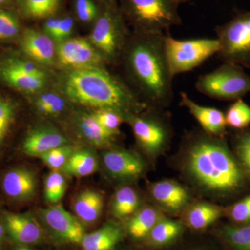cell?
<instances>
[{
	"mask_svg": "<svg viewBox=\"0 0 250 250\" xmlns=\"http://www.w3.org/2000/svg\"><path fill=\"white\" fill-rule=\"evenodd\" d=\"M125 51V62L147 106L163 108L173 99V75L165 47V34L137 33Z\"/></svg>",
	"mask_w": 250,
	"mask_h": 250,
	"instance_id": "obj_1",
	"label": "cell"
},
{
	"mask_svg": "<svg viewBox=\"0 0 250 250\" xmlns=\"http://www.w3.org/2000/svg\"><path fill=\"white\" fill-rule=\"evenodd\" d=\"M62 88L75 103L113 110L123 116L148 106L118 79L98 67L72 70L65 77Z\"/></svg>",
	"mask_w": 250,
	"mask_h": 250,
	"instance_id": "obj_2",
	"label": "cell"
},
{
	"mask_svg": "<svg viewBox=\"0 0 250 250\" xmlns=\"http://www.w3.org/2000/svg\"><path fill=\"white\" fill-rule=\"evenodd\" d=\"M187 166L199 184L213 191L234 192L244 182L242 169L225 143L208 134L192 139Z\"/></svg>",
	"mask_w": 250,
	"mask_h": 250,
	"instance_id": "obj_3",
	"label": "cell"
},
{
	"mask_svg": "<svg viewBox=\"0 0 250 250\" xmlns=\"http://www.w3.org/2000/svg\"><path fill=\"white\" fill-rule=\"evenodd\" d=\"M121 12L134 24L138 33L164 34L182 24L177 0H121Z\"/></svg>",
	"mask_w": 250,
	"mask_h": 250,
	"instance_id": "obj_4",
	"label": "cell"
},
{
	"mask_svg": "<svg viewBox=\"0 0 250 250\" xmlns=\"http://www.w3.org/2000/svg\"><path fill=\"white\" fill-rule=\"evenodd\" d=\"M223 62L250 69V11H240L229 21L215 28Z\"/></svg>",
	"mask_w": 250,
	"mask_h": 250,
	"instance_id": "obj_5",
	"label": "cell"
},
{
	"mask_svg": "<svg viewBox=\"0 0 250 250\" xmlns=\"http://www.w3.org/2000/svg\"><path fill=\"white\" fill-rule=\"evenodd\" d=\"M195 88L209 98L237 100L250 93V76L243 67L224 62L213 71L199 77Z\"/></svg>",
	"mask_w": 250,
	"mask_h": 250,
	"instance_id": "obj_6",
	"label": "cell"
},
{
	"mask_svg": "<svg viewBox=\"0 0 250 250\" xmlns=\"http://www.w3.org/2000/svg\"><path fill=\"white\" fill-rule=\"evenodd\" d=\"M167 62L173 77L191 71L212 56L218 53L220 44L217 39L177 40L165 34Z\"/></svg>",
	"mask_w": 250,
	"mask_h": 250,
	"instance_id": "obj_7",
	"label": "cell"
},
{
	"mask_svg": "<svg viewBox=\"0 0 250 250\" xmlns=\"http://www.w3.org/2000/svg\"><path fill=\"white\" fill-rule=\"evenodd\" d=\"M124 36L123 13L117 4L104 2L90 35L92 42L106 58L114 59L124 46Z\"/></svg>",
	"mask_w": 250,
	"mask_h": 250,
	"instance_id": "obj_8",
	"label": "cell"
},
{
	"mask_svg": "<svg viewBox=\"0 0 250 250\" xmlns=\"http://www.w3.org/2000/svg\"><path fill=\"white\" fill-rule=\"evenodd\" d=\"M149 107L150 113L146 116H135L131 113L126 116L139 146L146 152L154 154L165 147L170 132L165 122L156 113L159 107L155 108V113H153V106Z\"/></svg>",
	"mask_w": 250,
	"mask_h": 250,
	"instance_id": "obj_9",
	"label": "cell"
},
{
	"mask_svg": "<svg viewBox=\"0 0 250 250\" xmlns=\"http://www.w3.org/2000/svg\"><path fill=\"white\" fill-rule=\"evenodd\" d=\"M57 54L61 64L74 70L98 67L104 61L100 52L83 39L62 41L57 47Z\"/></svg>",
	"mask_w": 250,
	"mask_h": 250,
	"instance_id": "obj_10",
	"label": "cell"
},
{
	"mask_svg": "<svg viewBox=\"0 0 250 250\" xmlns=\"http://www.w3.org/2000/svg\"><path fill=\"white\" fill-rule=\"evenodd\" d=\"M41 218L59 238L72 243H82L85 229L80 220L62 206L40 210Z\"/></svg>",
	"mask_w": 250,
	"mask_h": 250,
	"instance_id": "obj_11",
	"label": "cell"
},
{
	"mask_svg": "<svg viewBox=\"0 0 250 250\" xmlns=\"http://www.w3.org/2000/svg\"><path fill=\"white\" fill-rule=\"evenodd\" d=\"M103 159L106 170L116 178H136L144 170V163L141 158L129 151H108L104 153Z\"/></svg>",
	"mask_w": 250,
	"mask_h": 250,
	"instance_id": "obj_12",
	"label": "cell"
},
{
	"mask_svg": "<svg viewBox=\"0 0 250 250\" xmlns=\"http://www.w3.org/2000/svg\"><path fill=\"white\" fill-rule=\"evenodd\" d=\"M180 95V104L188 110L205 133L213 136H221L225 134L227 124L223 112L218 108L198 104L184 92H182Z\"/></svg>",
	"mask_w": 250,
	"mask_h": 250,
	"instance_id": "obj_13",
	"label": "cell"
},
{
	"mask_svg": "<svg viewBox=\"0 0 250 250\" xmlns=\"http://www.w3.org/2000/svg\"><path fill=\"white\" fill-rule=\"evenodd\" d=\"M68 141L58 130L42 126L32 130L22 144L23 152L27 155L40 156L51 149L67 146Z\"/></svg>",
	"mask_w": 250,
	"mask_h": 250,
	"instance_id": "obj_14",
	"label": "cell"
},
{
	"mask_svg": "<svg viewBox=\"0 0 250 250\" xmlns=\"http://www.w3.org/2000/svg\"><path fill=\"white\" fill-rule=\"evenodd\" d=\"M4 221L10 236L18 243L34 244L42 240V229L31 215L7 213L4 215Z\"/></svg>",
	"mask_w": 250,
	"mask_h": 250,
	"instance_id": "obj_15",
	"label": "cell"
},
{
	"mask_svg": "<svg viewBox=\"0 0 250 250\" xmlns=\"http://www.w3.org/2000/svg\"><path fill=\"white\" fill-rule=\"evenodd\" d=\"M37 181L35 174L27 168H15L3 177L5 193L15 200H29L36 193Z\"/></svg>",
	"mask_w": 250,
	"mask_h": 250,
	"instance_id": "obj_16",
	"label": "cell"
},
{
	"mask_svg": "<svg viewBox=\"0 0 250 250\" xmlns=\"http://www.w3.org/2000/svg\"><path fill=\"white\" fill-rule=\"evenodd\" d=\"M23 51L31 59L42 64H52L55 48L53 41L47 34L34 29H27L22 41Z\"/></svg>",
	"mask_w": 250,
	"mask_h": 250,
	"instance_id": "obj_17",
	"label": "cell"
},
{
	"mask_svg": "<svg viewBox=\"0 0 250 250\" xmlns=\"http://www.w3.org/2000/svg\"><path fill=\"white\" fill-rule=\"evenodd\" d=\"M152 195L156 202L172 212L182 210L189 200L184 187L172 181L156 182L152 187Z\"/></svg>",
	"mask_w": 250,
	"mask_h": 250,
	"instance_id": "obj_18",
	"label": "cell"
},
{
	"mask_svg": "<svg viewBox=\"0 0 250 250\" xmlns=\"http://www.w3.org/2000/svg\"><path fill=\"white\" fill-rule=\"evenodd\" d=\"M122 237L121 226L115 223H106L97 231L85 234L82 245L84 250H111Z\"/></svg>",
	"mask_w": 250,
	"mask_h": 250,
	"instance_id": "obj_19",
	"label": "cell"
},
{
	"mask_svg": "<svg viewBox=\"0 0 250 250\" xmlns=\"http://www.w3.org/2000/svg\"><path fill=\"white\" fill-rule=\"evenodd\" d=\"M75 214L82 221L90 223L98 220L103 208V197L93 190L81 192L74 202Z\"/></svg>",
	"mask_w": 250,
	"mask_h": 250,
	"instance_id": "obj_20",
	"label": "cell"
},
{
	"mask_svg": "<svg viewBox=\"0 0 250 250\" xmlns=\"http://www.w3.org/2000/svg\"><path fill=\"white\" fill-rule=\"evenodd\" d=\"M0 76L11 86L27 93H34L41 90L45 83V74L27 75L9 68L3 64L0 66Z\"/></svg>",
	"mask_w": 250,
	"mask_h": 250,
	"instance_id": "obj_21",
	"label": "cell"
},
{
	"mask_svg": "<svg viewBox=\"0 0 250 250\" xmlns=\"http://www.w3.org/2000/svg\"><path fill=\"white\" fill-rule=\"evenodd\" d=\"M98 166V159L93 152L80 149L74 152L62 169L68 175L85 177L95 172Z\"/></svg>",
	"mask_w": 250,
	"mask_h": 250,
	"instance_id": "obj_22",
	"label": "cell"
},
{
	"mask_svg": "<svg viewBox=\"0 0 250 250\" xmlns=\"http://www.w3.org/2000/svg\"><path fill=\"white\" fill-rule=\"evenodd\" d=\"M79 129L83 139L97 147L111 145L114 136L106 131L93 114H85L79 120Z\"/></svg>",
	"mask_w": 250,
	"mask_h": 250,
	"instance_id": "obj_23",
	"label": "cell"
},
{
	"mask_svg": "<svg viewBox=\"0 0 250 250\" xmlns=\"http://www.w3.org/2000/svg\"><path fill=\"white\" fill-rule=\"evenodd\" d=\"M159 211L152 207H146L138 211L127 224L128 232L133 238H143L149 234L156 223L160 220Z\"/></svg>",
	"mask_w": 250,
	"mask_h": 250,
	"instance_id": "obj_24",
	"label": "cell"
},
{
	"mask_svg": "<svg viewBox=\"0 0 250 250\" xmlns=\"http://www.w3.org/2000/svg\"><path fill=\"white\" fill-rule=\"evenodd\" d=\"M223 210L217 206L200 203L193 206L187 214V221L191 228L196 229L207 228L223 215Z\"/></svg>",
	"mask_w": 250,
	"mask_h": 250,
	"instance_id": "obj_25",
	"label": "cell"
},
{
	"mask_svg": "<svg viewBox=\"0 0 250 250\" xmlns=\"http://www.w3.org/2000/svg\"><path fill=\"white\" fill-rule=\"evenodd\" d=\"M139 205V196L134 189L129 187H123L115 194L112 212L116 218H125L134 213Z\"/></svg>",
	"mask_w": 250,
	"mask_h": 250,
	"instance_id": "obj_26",
	"label": "cell"
},
{
	"mask_svg": "<svg viewBox=\"0 0 250 250\" xmlns=\"http://www.w3.org/2000/svg\"><path fill=\"white\" fill-rule=\"evenodd\" d=\"M62 0H21L24 13L33 18H48L57 12Z\"/></svg>",
	"mask_w": 250,
	"mask_h": 250,
	"instance_id": "obj_27",
	"label": "cell"
},
{
	"mask_svg": "<svg viewBox=\"0 0 250 250\" xmlns=\"http://www.w3.org/2000/svg\"><path fill=\"white\" fill-rule=\"evenodd\" d=\"M182 231V226L177 222L160 220L149 233L151 241L156 246H164L174 239Z\"/></svg>",
	"mask_w": 250,
	"mask_h": 250,
	"instance_id": "obj_28",
	"label": "cell"
},
{
	"mask_svg": "<svg viewBox=\"0 0 250 250\" xmlns=\"http://www.w3.org/2000/svg\"><path fill=\"white\" fill-rule=\"evenodd\" d=\"M226 124L237 129H244L250 125V106L238 99L228 108L225 115Z\"/></svg>",
	"mask_w": 250,
	"mask_h": 250,
	"instance_id": "obj_29",
	"label": "cell"
},
{
	"mask_svg": "<svg viewBox=\"0 0 250 250\" xmlns=\"http://www.w3.org/2000/svg\"><path fill=\"white\" fill-rule=\"evenodd\" d=\"M66 190V181L62 172L54 170L47 175L45 184V197L47 202L57 204L62 200Z\"/></svg>",
	"mask_w": 250,
	"mask_h": 250,
	"instance_id": "obj_30",
	"label": "cell"
},
{
	"mask_svg": "<svg viewBox=\"0 0 250 250\" xmlns=\"http://www.w3.org/2000/svg\"><path fill=\"white\" fill-rule=\"evenodd\" d=\"M223 234L235 250H250V224L243 227H225Z\"/></svg>",
	"mask_w": 250,
	"mask_h": 250,
	"instance_id": "obj_31",
	"label": "cell"
},
{
	"mask_svg": "<svg viewBox=\"0 0 250 250\" xmlns=\"http://www.w3.org/2000/svg\"><path fill=\"white\" fill-rule=\"evenodd\" d=\"M38 111L42 114L57 115L64 111L66 103L58 95L45 93L38 99L36 103Z\"/></svg>",
	"mask_w": 250,
	"mask_h": 250,
	"instance_id": "obj_32",
	"label": "cell"
},
{
	"mask_svg": "<svg viewBox=\"0 0 250 250\" xmlns=\"http://www.w3.org/2000/svg\"><path fill=\"white\" fill-rule=\"evenodd\" d=\"M104 129L112 136L119 133V127L123 121V116L119 112L111 109H100L93 113Z\"/></svg>",
	"mask_w": 250,
	"mask_h": 250,
	"instance_id": "obj_33",
	"label": "cell"
},
{
	"mask_svg": "<svg viewBox=\"0 0 250 250\" xmlns=\"http://www.w3.org/2000/svg\"><path fill=\"white\" fill-rule=\"evenodd\" d=\"M75 149L69 146H62L51 149L39 156L46 165L54 170L62 168L70 156L75 152Z\"/></svg>",
	"mask_w": 250,
	"mask_h": 250,
	"instance_id": "obj_34",
	"label": "cell"
},
{
	"mask_svg": "<svg viewBox=\"0 0 250 250\" xmlns=\"http://www.w3.org/2000/svg\"><path fill=\"white\" fill-rule=\"evenodd\" d=\"M20 31L17 16L6 10L0 9V39H11L17 36Z\"/></svg>",
	"mask_w": 250,
	"mask_h": 250,
	"instance_id": "obj_35",
	"label": "cell"
},
{
	"mask_svg": "<svg viewBox=\"0 0 250 250\" xmlns=\"http://www.w3.org/2000/svg\"><path fill=\"white\" fill-rule=\"evenodd\" d=\"M74 9L77 18L85 23L95 22L100 12L94 0H75Z\"/></svg>",
	"mask_w": 250,
	"mask_h": 250,
	"instance_id": "obj_36",
	"label": "cell"
},
{
	"mask_svg": "<svg viewBox=\"0 0 250 250\" xmlns=\"http://www.w3.org/2000/svg\"><path fill=\"white\" fill-rule=\"evenodd\" d=\"M236 150L241 166L250 176V129L237 137Z\"/></svg>",
	"mask_w": 250,
	"mask_h": 250,
	"instance_id": "obj_37",
	"label": "cell"
},
{
	"mask_svg": "<svg viewBox=\"0 0 250 250\" xmlns=\"http://www.w3.org/2000/svg\"><path fill=\"white\" fill-rule=\"evenodd\" d=\"M230 217L238 223L250 222V195L234 204L229 210Z\"/></svg>",
	"mask_w": 250,
	"mask_h": 250,
	"instance_id": "obj_38",
	"label": "cell"
},
{
	"mask_svg": "<svg viewBox=\"0 0 250 250\" xmlns=\"http://www.w3.org/2000/svg\"><path fill=\"white\" fill-rule=\"evenodd\" d=\"M3 65L13 70L31 75H43L41 69L36 66L32 62L20 59H9L3 63Z\"/></svg>",
	"mask_w": 250,
	"mask_h": 250,
	"instance_id": "obj_39",
	"label": "cell"
},
{
	"mask_svg": "<svg viewBox=\"0 0 250 250\" xmlns=\"http://www.w3.org/2000/svg\"><path fill=\"white\" fill-rule=\"evenodd\" d=\"M74 19L71 16H65L61 18L58 27L52 36V39L56 41H62L66 39L71 34L74 28Z\"/></svg>",
	"mask_w": 250,
	"mask_h": 250,
	"instance_id": "obj_40",
	"label": "cell"
},
{
	"mask_svg": "<svg viewBox=\"0 0 250 250\" xmlns=\"http://www.w3.org/2000/svg\"><path fill=\"white\" fill-rule=\"evenodd\" d=\"M14 107L12 104L4 99H0V121L5 118H13Z\"/></svg>",
	"mask_w": 250,
	"mask_h": 250,
	"instance_id": "obj_41",
	"label": "cell"
},
{
	"mask_svg": "<svg viewBox=\"0 0 250 250\" xmlns=\"http://www.w3.org/2000/svg\"><path fill=\"white\" fill-rule=\"evenodd\" d=\"M13 118H5V119L0 121V143L4 139L5 134L7 132L9 125L12 121Z\"/></svg>",
	"mask_w": 250,
	"mask_h": 250,
	"instance_id": "obj_42",
	"label": "cell"
},
{
	"mask_svg": "<svg viewBox=\"0 0 250 250\" xmlns=\"http://www.w3.org/2000/svg\"><path fill=\"white\" fill-rule=\"evenodd\" d=\"M4 236V228L2 224L0 223V243L2 242Z\"/></svg>",
	"mask_w": 250,
	"mask_h": 250,
	"instance_id": "obj_43",
	"label": "cell"
},
{
	"mask_svg": "<svg viewBox=\"0 0 250 250\" xmlns=\"http://www.w3.org/2000/svg\"><path fill=\"white\" fill-rule=\"evenodd\" d=\"M103 1L108 3V4H117L116 0H103Z\"/></svg>",
	"mask_w": 250,
	"mask_h": 250,
	"instance_id": "obj_44",
	"label": "cell"
},
{
	"mask_svg": "<svg viewBox=\"0 0 250 250\" xmlns=\"http://www.w3.org/2000/svg\"><path fill=\"white\" fill-rule=\"evenodd\" d=\"M179 4H184V3L188 2V1H192V0H177Z\"/></svg>",
	"mask_w": 250,
	"mask_h": 250,
	"instance_id": "obj_45",
	"label": "cell"
},
{
	"mask_svg": "<svg viewBox=\"0 0 250 250\" xmlns=\"http://www.w3.org/2000/svg\"><path fill=\"white\" fill-rule=\"evenodd\" d=\"M15 250H32L29 249V248H17V249Z\"/></svg>",
	"mask_w": 250,
	"mask_h": 250,
	"instance_id": "obj_46",
	"label": "cell"
},
{
	"mask_svg": "<svg viewBox=\"0 0 250 250\" xmlns=\"http://www.w3.org/2000/svg\"><path fill=\"white\" fill-rule=\"evenodd\" d=\"M7 1L8 0H0V4H4V3H6Z\"/></svg>",
	"mask_w": 250,
	"mask_h": 250,
	"instance_id": "obj_47",
	"label": "cell"
}]
</instances>
